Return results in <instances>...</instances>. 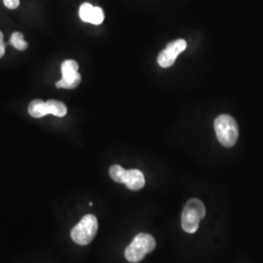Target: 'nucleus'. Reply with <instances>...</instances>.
Returning a JSON list of instances; mask_svg holds the SVG:
<instances>
[{
    "label": "nucleus",
    "mask_w": 263,
    "mask_h": 263,
    "mask_svg": "<svg viewBox=\"0 0 263 263\" xmlns=\"http://www.w3.org/2000/svg\"><path fill=\"white\" fill-rule=\"evenodd\" d=\"M10 44L19 51H24L28 48V42L24 40V35L21 32H14L11 35Z\"/></svg>",
    "instance_id": "13"
},
{
    "label": "nucleus",
    "mask_w": 263,
    "mask_h": 263,
    "mask_svg": "<svg viewBox=\"0 0 263 263\" xmlns=\"http://www.w3.org/2000/svg\"><path fill=\"white\" fill-rule=\"evenodd\" d=\"M5 48H6V44L4 42L0 43V59L5 54Z\"/></svg>",
    "instance_id": "15"
},
{
    "label": "nucleus",
    "mask_w": 263,
    "mask_h": 263,
    "mask_svg": "<svg viewBox=\"0 0 263 263\" xmlns=\"http://www.w3.org/2000/svg\"><path fill=\"white\" fill-rule=\"evenodd\" d=\"M48 114L55 115L57 117H64L67 113V108L66 104H63L62 102L50 100L46 103Z\"/></svg>",
    "instance_id": "9"
},
{
    "label": "nucleus",
    "mask_w": 263,
    "mask_h": 263,
    "mask_svg": "<svg viewBox=\"0 0 263 263\" xmlns=\"http://www.w3.org/2000/svg\"><path fill=\"white\" fill-rule=\"evenodd\" d=\"M3 2L8 9L14 10L19 7L20 0H3Z\"/></svg>",
    "instance_id": "14"
},
{
    "label": "nucleus",
    "mask_w": 263,
    "mask_h": 263,
    "mask_svg": "<svg viewBox=\"0 0 263 263\" xmlns=\"http://www.w3.org/2000/svg\"><path fill=\"white\" fill-rule=\"evenodd\" d=\"M98 219L94 215H86L71 230V239L76 244L86 246L94 240L98 231Z\"/></svg>",
    "instance_id": "4"
},
{
    "label": "nucleus",
    "mask_w": 263,
    "mask_h": 263,
    "mask_svg": "<svg viewBox=\"0 0 263 263\" xmlns=\"http://www.w3.org/2000/svg\"><path fill=\"white\" fill-rule=\"evenodd\" d=\"M80 81H81V76L77 72L74 76L63 77L60 81L57 82L56 87L63 88V89H74L80 84Z\"/></svg>",
    "instance_id": "10"
},
{
    "label": "nucleus",
    "mask_w": 263,
    "mask_h": 263,
    "mask_svg": "<svg viewBox=\"0 0 263 263\" xmlns=\"http://www.w3.org/2000/svg\"><path fill=\"white\" fill-rule=\"evenodd\" d=\"M205 216L206 208L201 200L196 198L188 200L181 215L182 229L190 234L195 233L199 228L200 221Z\"/></svg>",
    "instance_id": "1"
},
{
    "label": "nucleus",
    "mask_w": 263,
    "mask_h": 263,
    "mask_svg": "<svg viewBox=\"0 0 263 263\" xmlns=\"http://www.w3.org/2000/svg\"><path fill=\"white\" fill-rule=\"evenodd\" d=\"M186 41L183 39H178L168 44L158 56V64L160 66L167 68L173 66L180 53H182L186 49Z\"/></svg>",
    "instance_id": "5"
},
{
    "label": "nucleus",
    "mask_w": 263,
    "mask_h": 263,
    "mask_svg": "<svg viewBox=\"0 0 263 263\" xmlns=\"http://www.w3.org/2000/svg\"><path fill=\"white\" fill-rule=\"evenodd\" d=\"M109 175L114 181L118 183H125L127 171L119 165H113L109 169Z\"/></svg>",
    "instance_id": "12"
},
{
    "label": "nucleus",
    "mask_w": 263,
    "mask_h": 263,
    "mask_svg": "<svg viewBox=\"0 0 263 263\" xmlns=\"http://www.w3.org/2000/svg\"><path fill=\"white\" fill-rule=\"evenodd\" d=\"M79 17L85 23L101 25L104 20V13L102 8L95 7L92 4L85 2L79 8Z\"/></svg>",
    "instance_id": "6"
},
{
    "label": "nucleus",
    "mask_w": 263,
    "mask_h": 263,
    "mask_svg": "<svg viewBox=\"0 0 263 263\" xmlns=\"http://www.w3.org/2000/svg\"><path fill=\"white\" fill-rule=\"evenodd\" d=\"M215 131L218 141L224 147H232L238 141L239 128L235 119L227 114H221L215 120Z\"/></svg>",
    "instance_id": "2"
},
{
    "label": "nucleus",
    "mask_w": 263,
    "mask_h": 263,
    "mask_svg": "<svg viewBox=\"0 0 263 263\" xmlns=\"http://www.w3.org/2000/svg\"><path fill=\"white\" fill-rule=\"evenodd\" d=\"M3 33L0 31V43H3Z\"/></svg>",
    "instance_id": "16"
},
{
    "label": "nucleus",
    "mask_w": 263,
    "mask_h": 263,
    "mask_svg": "<svg viewBox=\"0 0 263 263\" xmlns=\"http://www.w3.org/2000/svg\"><path fill=\"white\" fill-rule=\"evenodd\" d=\"M156 241L153 236L146 233H140L134 238L131 244L125 250V257L131 263L140 262L146 254L154 251Z\"/></svg>",
    "instance_id": "3"
},
{
    "label": "nucleus",
    "mask_w": 263,
    "mask_h": 263,
    "mask_svg": "<svg viewBox=\"0 0 263 263\" xmlns=\"http://www.w3.org/2000/svg\"><path fill=\"white\" fill-rule=\"evenodd\" d=\"M127 188L133 191H138L144 186L145 179L140 170L132 169L127 171V177L124 183Z\"/></svg>",
    "instance_id": "7"
},
{
    "label": "nucleus",
    "mask_w": 263,
    "mask_h": 263,
    "mask_svg": "<svg viewBox=\"0 0 263 263\" xmlns=\"http://www.w3.org/2000/svg\"><path fill=\"white\" fill-rule=\"evenodd\" d=\"M28 113L34 118H41L47 115L46 103L41 100H34L28 105Z\"/></svg>",
    "instance_id": "8"
},
{
    "label": "nucleus",
    "mask_w": 263,
    "mask_h": 263,
    "mask_svg": "<svg viewBox=\"0 0 263 263\" xmlns=\"http://www.w3.org/2000/svg\"><path fill=\"white\" fill-rule=\"evenodd\" d=\"M78 68H79V66H78L77 62L73 60H66L61 66L63 77L74 76L78 72Z\"/></svg>",
    "instance_id": "11"
}]
</instances>
